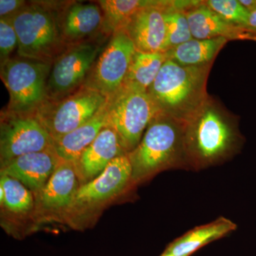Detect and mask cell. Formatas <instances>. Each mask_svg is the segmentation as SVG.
I'll list each match as a JSON object with an SVG mask.
<instances>
[{
  "label": "cell",
  "instance_id": "7402d4cb",
  "mask_svg": "<svg viewBox=\"0 0 256 256\" xmlns=\"http://www.w3.org/2000/svg\"><path fill=\"white\" fill-rule=\"evenodd\" d=\"M104 15L102 32L112 36L116 32L124 30L138 12L150 1L142 0H100L96 2Z\"/></svg>",
  "mask_w": 256,
  "mask_h": 256
},
{
  "label": "cell",
  "instance_id": "cb8c5ba5",
  "mask_svg": "<svg viewBox=\"0 0 256 256\" xmlns=\"http://www.w3.org/2000/svg\"><path fill=\"white\" fill-rule=\"evenodd\" d=\"M0 188L4 191V196L1 204L8 210L14 213H25L32 210L33 196L28 188L18 180L1 174Z\"/></svg>",
  "mask_w": 256,
  "mask_h": 256
},
{
  "label": "cell",
  "instance_id": "ac0fdd59",
  "mask_svg": "<svg viewBox=\"0 0 256 256\" xmlns=\"http://www.w3.org/2000/svg\"><path fill=\"white\" fill-rule=\"evenodd\" d=\"M108 126V118L106 104L92 120L54 141V149L60 160L76 162L82 152L95 140L100 131Z\"/></svg>",
  "mask_w": 256,
  "mask_h": 256
},
{
  "label": "cell",
  "instance_id": "5b68a950",
  "mask_svg": "<svg viewBox=\"0 0 256 256\" xmlns=\"http://www.w3.org/2000/svg\"><path fill=\"white\" fill-rule=\"evenodd\" d=\"M52 64L22 57L1 62V78L10 94L6 111L18 114H35L46 104Z\"/></svg>",
  "mask_w": 256,
  "mask_h": 256
},
{
  "label": "cell",
  "instance_id": "7a4b0ae2",
  "mask_svg": "<svg viewBox=\"0 0 256 256\" xmlns=\"http://www.w3.org/2000/svg\"><path fill=\"white\" fill-rule=\"evenodd\" d=\"M184 122L158 114L138 146L128 153L133 184L144 182L161 172L190 170L184 144Z\"/></svg>",
  "mask_w": 256,
  "mask_h": 256
},
{
  "label": "cell",
  "instance_id": "484cf974",
  "mask_svg": "<svg viewBox=\"0 0 256 256\" xmlns=\"http://www.w3.org/2000/svg\"><path fill=\"white\" fill-rule=\"evenodd\" d=\"M18 48V36L13 24L12 18H0V58L1 62L9 60Z\"/></svg>",
  "mask_w": 256,
  "mask_h": 256
},
{
  "label": "cell",
  "instance_id": "2e32d148",
  "mask_svg": "<svg viewBox=\"0 0 256 256\" xmlns=\"http://www.w3.org/2000/svg\"><path fill=\"white\" fill-rule=\"evenodd\" d=\"M60 32L67 46L89 41L102 32L104 15L97 2H74L60 12Z\"/></svg>",
  "mask_w": 256,
  "mask_h": 256
},
{
  "label": "cell",
  "instance_id": "5bb4252c",
  "mask_svg": "<svg viewBox=\"0 0 256 256\" xmlns=\"http://www.w3.org/2000/svg\"><path fill=\"white\" fill-rule=\"evenodd\" d=\"M192 36L196 40L224 38L233 40H254L256 36L248 28L227 22L203 1H193L185 9Z\"/></svg>",
  "mask_w": 256,
  "mask_h": 256
},
{
  "label": "cell",
  "instance_id": "4316f807",
  "mask_svg": "<svg viewBox=\"0 0 256 256\" xmlns=\"http://www.w3.org/2000/svg\"><path fill=\"white\" fill-rule=\"evenodd\" d=\"M28 4L24 0H0V16L12 18Z\"/></svg>",
  "mask_w": 256,
  "mask_h": 256
},
{
  "label": "cell",
  "instance_id": "8992f818",
  "mask_svg": "<svg viewBox=\"0 0 256 256\" xmlns=\"http://www.w3.org/2000/svg\"><path fill=\"white\" fill-rule=\"evenodd\" d=\"M106 110L108 126L118 133L128 153L138 146L160 114L148 92L127 84L108 97Z\"/></svg>",
  "mask_w": 256,
  "mask_h": 256
},
{
  "label": "cell",
  "instance_id": "30bf717a",
  "mask_svg": "<svg viewBox=\"0 0 256 256\" xmlns=\"http://www.w3.org/2000/svg\"><path fill=\"white\" fill-rule=\"evenodd\" d=\"M136 48L124 30L116 32L99 55L84 86L109 97L124 85Z\"/></svg>",
  "mask_w": 256,
  "mask_h": 256
},
{
  "label": "cell",
  "instance_id": "83f0119b",
  "mask_svg": "<svg viewBox=\"0 0 256 256\" xmlns=\"http://www.w3.org/2000/svg\"><path fill=\"white\" fill-rule=\"evenodd\" d=\"M248 28L256 36V8L250 12Z\"/></svg>",
  "mask_w": 256,
  "mask_h": 256
},
{
  "label": "cell",
  "instance_id": "d4e9b609",
  "mask_svg": "<svg viewBox=\"0 0 256 256\" xmlns=\"http://www.w3.org/2000/svg\"><path fill=\"white\" fill-rule=\"evenodd\" d=\"M227 22L248 28L250 12L238 0H206L203 1Z\"/></svg>",
  "mask_w": 256,
  "mask_h": 256
},
{
  "label": "cell",
  "instance_id": "ffe728a7",
  "mask_svg": "<svg viewBox=\"0 0 256 256\" xmlns=\"http://www.w3.org/2000/svg\"><path fill=\"white\" fill-rule=\"evenodd\" d=\"M228 41L224 38H192L166 52L168 60L184 66L198 67L214 64L216 58Z\"/></svg>",
  "mask_w": 256,
  "mask_h": 256
},
{
  "label": "cell",
  "instance_id": "ba28073f",
  "mask_svg": "<svg viewBox=\"0 0 256 256\" xmlns=\"http://www.w3.org/2000/svg\"><path fill=\"white\" fill-rule=\"evenodd\" d=\"M104 48L92 41L67 46L52 64L47 85L48 100H60L82 87Z\"/></svg>",
  "mask_w": 256,
  "mask_h": 256
},
{
  "label": "cell",
  "instance_id": "6da1fadb",
  "mask_svg": "<svg viewBox=\"0 0 256 256\" xmlns=\"http://www.w3.org/2000/svg\"><path fill=\"white\" fill-rule=\"evenodd\" d=\"M238 118L208 96L185 124L184 144L190 170L200 171L226 162L242 149Z\"/></svg>",
  "mask_w": 256,
  "mask_h": 256
},
{
  "label": "cell",
  "instance_id": "603a6c76",
  "mask_svg": "<svg viewBox=\"0 0 256 256\" xmlns=\"http://www.w3.org/2000/svg\"><path fill=\"white\" fill-rule=\"evenodd\" d=\"M192 1H168L164 10L166 53L193 38L185 9Z\"/></svg>",
  "mask_w": 256,
  "mask_h": 256
},
{
  "label": "cell",
  "instance_id": "9c48e42d",
  "mask_svg": "<svg viewBox=\"0 0 256 256\" xmlns=\"http://www.w3.org/2000/svg\"><path fill=\"white\" fill-rule=\"evenodd\" d=\"M54 148V140L35 114L2 111L0 124V162Z\"/></svg>",
  "mask_w": 256,
  "mask_h": 256
},
{
  "label": "cell",
  "instance_id": "e0dca14e",
  "mask_svg": "<svg viewBox=\"0 0 256 256\" xmlns=\"http://www.w3.org/2000/svg\"><path fill=\"white\" fill-rule=\"evenodd\" d=\"M80 182L76 163L62 160L38 193L40 206L52 212L73 206Z\"/></svg>",
  "mask_w": 256,
  "mask_h": 256
},
{
  "label": "cell",
  "instance_id": "44dd1931",
  "mask_svg": "<svg viewBox=\"0 0 256 256\" xmlns=\"http://www.w3.org/2000/svg\"><path fill=\"white\" fill-rule=\"evenodd\" d=\"M168 60L166 53H148L136 50L124 84L148 92Z\"/></svg>",
  "mask_w": 256,
  "mask_h": 256
},
{
  "label": "cell",
  "instance_id": "f1b7e54d",
  "mask_svg": "<svg viewBox=\"0 0 256 256\" xmlns=\"http://www.w3.org/2000/svg\"><path fill=\"white\" fill-rule=\"evenodd\" d=\"M160 256H176L172 255V254H168V252H163Z\"/></svg>",
  "mask_w": 256,
  "mask_h": 256
},
{
  "label": "cell",
  "instance_id": "7c38bea8",
  "mask_svg": "<svg viewBox=\"0 0 256 256\" xmlns=\"http://www.w3.org/2000/svg\"><path fill=\"white\" fill-rule=\"evenodd\" d=\"M168 1H150L140 10L124 31L136 50L148 53H166L164 10Z\"/></svg>",
  "mask_w": 256,
  "mask_h": 256
},
{
  "label": "cell",
  "instance_id": "4fadbf2b",
  "mask_svg": "<svg viewBox=\"0 0 256 256\" xmlns=\"http://www.w3.org/2000/svg\"><path fill=\"white\" fill-rule=\"evenodd\" d=\"M62 161L50 148L11 160L1 166V174L16 178L28 190L40 193Z\"/></svg>",
  "mask_w": 256,
  "mask_h": 256
},
{
  "label": "cell",
  "instance_id": "8fae6325",
  "mask_svg": "<svg viewBox=\"0 0 256 256\" xmlns=\"http://www.w3.org/2000/svg\"><path fill=\"white\" fill-rule=\"evenodd\" d=\"M132 168L128 154L118 156L97 178L80 186L73 206H90L108 201L134 185Z\"/></svg>",
  "mask_w": 256,
  "mask_h": 256
},
{
  "label": "cell",
  "instance_id": "d6986e66",
  "mask_svg": "<svg viewBox=\"0 0 256 256\" xmlns=\"http://www.w3.org/2000/svg\"><path fill=\"white\" fill-rule=\"evenodd\" d=\"M236 224L224 217L195 227L175 239L165 249V252L176 256H190L210 242L223 238L236 229Z\"/></svg>",
  "mask_w": 256,
  "mask_h": 256
},
{
  "label": "cell",
  "instance_id": "9a60e30c",
  "mask_svg": "<svg viewBox=\"0 0 256 256\" xmlns=\"http://www.w3.org/2000/svg\"><path fill=\"white\" fill-rule=\"evenodd\" d=\"M128 154L116 131L109 126L104 128L75 162L80 182H84V184L92 181L112 160Z\"/></svg>",
  "mask_w": 256,
  "mask_h": 256
},
{
  "label": "cell",
  "instance_id": "52a82bcc",
  "mask_svg": "<svg viewBox=\"0 0 256 256\" xmlns=\"http://www.w3.org/2000/svg\"><path fill=\"white\" fill-rule=\"evenodd\" d=\"M107 100L100 92L82 86L63 98L47 101L35 116L54 141L92 120Z\"/></svg>",
  "mask_w": 256,
  "mask_h": 256
},
{
  "label": "cell",
  "instance_id": "277c9868",
  "mask_svg": "<svg viewBox=\"0 0 256 256\" xmlns=\"http://www.w3.org/2000/svg\"><path fill=\"white\" fill-rule=\"evenodd\" d=\"M60 9L50 2H32L13 16L18 56L53 63L66 48L60 32Z\"/></svg>",
  "mask_w": 256,
  "mask_h": 256
},
{
  "label": "cell",
  "instance_id": "3957f363",
  "mask_svg": "<svg viewBox=\"0 0 256 256\" xmlns=\"http://www.w3.org/2000/svg\"><path fill=\"white\" fill-rule=\"evenodd\" d=\"M213 64L184 66L168 60L148 90L160 114L186 124L203 106Z\"/></svg>",
  "mask_w": 256,
  "mask_h": 256
}]
</instances>
